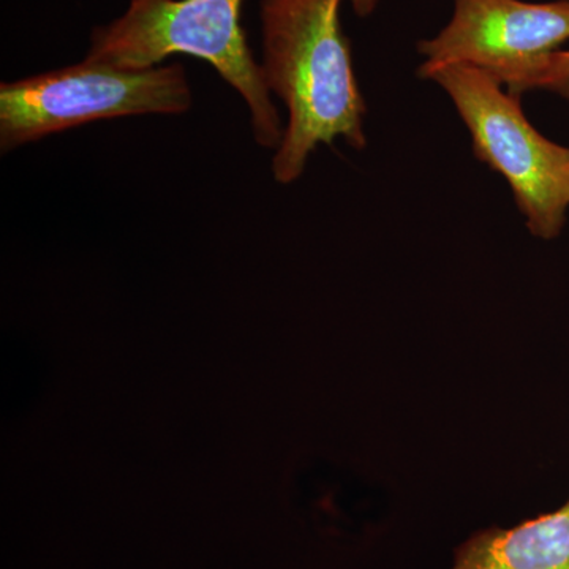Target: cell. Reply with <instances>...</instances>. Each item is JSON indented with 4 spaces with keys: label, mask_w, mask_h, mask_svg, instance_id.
<instances>
[{
    "label": "cell",
    "mask_w": 569,
    "mask_h": 569,
    "mask_svg": "<svg viewBox=\"0 0 569 569\" xmlns=\"http://www.w3.org/2000/svg\"><path fill=\"white\" fill-rule=\"evenodd\" d=\"M340 6L342 0H261V73L288 111L271 164L279 183L298 181L320 144L343 138L355 151L366 149L367 108Z\"/></svg>",
    "instance_id": "1"
},
{
    "label": "cell",
    "mask_w": 569,
    "mask_h": 569,
    "mask_svg": "<svg viewBox=\"0 0 569 569\" xmlns=\"http://www.w3.org/2000/svg\"><path fill=\"white\" fill-rule=\"evenodd\" d=\"M242 3L244 0H130L126 13L93 28L86 59L121 69L162 66L176 54L211 63L249 108L254 141L277 151L284 129L260 62L247 43Z\"/></svg>",
    "instance_id": "2"
},
{
    "label": "cell",
    "mask_w": 569,
    "mask_h": 569,
    "mask_svg": "<svg viewBox=\"0 0 569 569\" xmlns=\"http://www.w3.org/2000/svg\"><path fill=\"white\" fill-rule=\"evenodd\" d=\"M193 93L182 63L121 69L82 59L63 69L0 84V151L102 119L179 116Z\"/></svg>",
    "instance_id": "3"
},
{
    "label": "cell",
    "mask_w": 569,
    "mask_h": 569,
    "mask_svg": "<svg viewBox=\"0 0 569 569\" xmlns=\"http://www.w3.org/2000/svg\"><path fill=\"white\" fill-rule=\"evenodd\" d=\"M418 74L451 97L473 141L475 157L507 179L530 233L550 241L569 209V148L548 140L520 108V97L473 67H419Z\"/></svg>",
    "instance_id": "4"
},
{
    "label": "cell",
    "mask_w": 569,
    "mask_h": 569,
    "mask_svg": "<svg viewBox=\"0 0 569 569\" xmlns=\"http://www.w3.org/2000/svg\"><path fill=\"white\" fill-rule=\"evenodd\" d=\"M569 41V0H455L451 21L418 43L422 67H473L511 96L559 93L557 52Z\"/></svg>",
    "instance_id": "5"
},
{
    "label": "cell",
    "mask_w": 569,
    "mask_h": 569,
    "mask_svg": "<svg viewBox=\"0 0 569 569\" xmlns=\"http://www.w3.org/2000/svg\"><path fill=\"white\" fill-rule=\"evenodd\" d=\"M451 569H569V498L512 529L471 535L456 549Z\"/></svg>",
    "instance_id": "6"
},
{
    "label": "cell",
    "mask_w": 569,
    "mask_h": 569,
    "mask_svg": "<svg viewBox=\"0 0 569 569\" xmlns=\"http://www.w3.org/2000/svg\"><path fill=\"white\" fill-rule=\"evenodd\" d=\"M557 69H559V74L561 81H563L565 89H567L569 100V50L557 52Z\"/></svg>",
    "instance_id": "7"
},
{
    "label": "cell",
    "mask_w": 569,
    "mask_h": 569,
    "mask_svg": "<svg viewBox=\"0 0 569 569\" xmlns=\"http://www.w3.org/2000/svg\"><path fill=\"white\" fill-rule=\"evenodd\" d=\"M351 9L359 18H367L377 10L380 0H350Z\"/></svg>",
    "instance_id": "8"
}]
</instances>
